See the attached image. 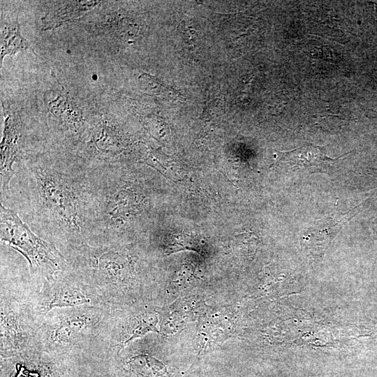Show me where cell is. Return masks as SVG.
Listing matches in <instances>:
<instances>
[{
  "mask_svg": "<svg viewBox=\"0 0 377 377\" xmlns=\"http://www.w3.org/2000/svg\"><path fill=\"white\" fill-rule=\"evenodd\" d=\"M202 306H198L193 301L181 300L170 306L165 313L161 327L166 334H174L184 329L187 324L195 321L202 314Z\"/></svg>",
  "mask_w": 377,
  "mask_h": 377,
  "instance_id": "6",
  "label": "cell"
},
{
  "mask_svg": "<svg viewBox=\"0 0 377 377\" xmlns=\"http://www.w3.org/2000/svg\"><path fill=\"white\" fill-rule=\"evenodd\" d=\"M198 246V242L193 237L182 234L173 237L167 250L169 253L184 249L197 251Z\"/></svg>",
  "mask_w": 377,
  "mask_h": 377,
  "instance_id": "14",
  "label": "cell"
},
{
  "mask_svg": "<svg viewBox=\"0 0 377 377\" xmlns=\"http://www.w3.org/2000/svg\"><path fill=\"white\" fill-rule=\"evenodd\" d=\"M1 240L27 259L32 272L51 276L66 267V260L56 246L31 231L13 209L0 206Z\"/></svg>",
  "mask_w": 377,
  "mask_h": 377,
  "instance_id": "2",
  "label": "cell"
},
{
  "mask_svg": "<svg viewBox=\"0 0 377 377\" xmlns=\"http://www.w3.org/2000/svg\"><path fill=\"white\" fill-rule=\"evenodd\" d=\"M158 316L153 313L142 315L138 320V323L132 331L131 336L126 341L128 343L132 340L140 338L150 332H158Z\"/></svg>",
  "mask_w": 377,
  "mask_h": 377,
  "instance_id": "13",
  "label": "cell"
},
{
  "mask_svg": "<svg viewBox=\"0 0 377 377\" xmlns=\"http://www.w3.org/2000/svg\"><path fill=\"white\" fill-rule=\"evenodd\" d=\"M127 364L139 377H170V375L164 362L149 354L135 355Z\"/></svg>",
  "mask_w": 377,
  "mask_h": 377,
  "instance_id": "10",
  "label": "cell"
},
{
  "mask_svg": "<svg viewBox=\"0 0 377 377\" xmlns=\"http://www.w3.org/2000/svg\"><path fill=\"white\" fill-rule=\"evenodd\" d=\"M358 207L344 213L322 219L307 229L302 237V246L311 260L322 258L338 232L357 213Z\"/></svg>",
  "mask_w": 377,
  "mask_h": 377,
  "instance_id": "3",
  "label": "cell"
},
{
  "mask_svg": "<svg viewBox=\"0 0 377 377\" xmlns=\"http://www.w3.org/2000/svg\"><path fill=\"white\" fill-rule=\"evenodd\" d=\"M99 1H68L52 8L42 19L44 29H54L64 22L77 18L91 10Z\"/></svg>",
  "mask_w": 377,
  "mask_h": 377,
  "instance_id": "7",
  "label": "cell"
},
{
  "mask_svg": "<svg viewBox=\"0 0 377 377\" xmlns=\"http://www.w3.org/2000/svg\"><path fill=\"white\" fill-rule=\"evenodd\" d=\"M178 31L182 34L183 38L188 40V43H193L195 42L196 31L193 28L186 26L184 21H182L179 25Z\"/></svg>",
  "mask_w": 377,
  "mask_h": 377,
  "instance_id": "17",
  "label": "cell"
},
{
  "mask_svg": "<svg viewBox=\"0 0 377 377\" xmlns=\"http://www.w3.org/2000/svg\"><path fill=\"white\" fill-rule=\"evenodd\" d=\"M86 324L84 317L76 316L67 318L60 323L54 333V339L62 344L73 342Z\"/></svg>",
  "mask_w": 377,
  "mask_h": 377,
  "instance_id": "11",
  "label": "cell"
},
{
  "mask_svg": "<svg viewBox=\"0 0 377 377\" xmlns=\"http://www.w3.org/2000/svg\"><path fill=\"white\" fill-rule=\"evenodd\" d=\"M205 110L204 114L216 117L225 110L224 102L221 98L214 99L207 103Z\"/></svg>",
  "mask_w": 377,
  "mask_h": 377,
  "instance_id": "16",
  "label": "cell"
},
{
  "mask_svg": "<svg viewBox=\"0 0 377 377\" xmlns=\"http://www.w3.org/2000/svg\"><path fill=\"white\" fill-rule=\"evenodd\" d=\"M28 45L27 41L20 34V26L17 22L1 42V60L6 54H13L19 50L26 49Z\"/></svg>",
  "mask_w": 377,
  "mask_h": 377,
  "instance_id": "12",
  "label": "cell"
},
{
  "mask_svg": "<svg viewBox=\"0 0 377 377\" xmlns=\"http://www.w3.org/2000/svg\"><path fill=\"white\" fill-rule=\"evenodd\" d=\"M20 171L34 223L52 236L83 244L89 231V168L79 158L29 157Z\"/></svg>",
  "mask_w": 377,
  "mask_h": 377,
  "instance_id": "1",
  "label": "cell"
},
{
  "mask_svg": "<svg viewBox=\"0 0 377 377\" xmlns=\"http://www.w3.org/2000/svg\"><path fill=\"white\" fill-rule=\"evenodd\" d=\"M139 83L144 91L157 93L161 87V82L155 77L149 74H142L139 78Z\"/></svg>",
  "mask_w": 377,
  "mask_h": 377,
  "instance_id": "15",
  "label": "cell"
},
{
  "mask_svg": "<svg viewBox=\"0 0 377 377\" xmlns=\"http://www.w3.org/2000/svg\"><path fill=\"white\" fill-rule=\"evenodd\" d=\"M338 158L327 156L321 147L313 145H304L296 149L279 152V158L274 164L285 166L293 171L314 172L322 171L333 165Z\"/></svg>",
  "mask_w": 377,
  "mask_h": 377,
  "instance_id": "5",
  "label": "cell"
},
{
  "mask_svg": "<svg viewBox=\"0 0 377 377\" xmlns=\"http://www.w3.org/2000/svg\"><path fill=\"white\" fill-rule=\"evenodd\" d=\"M202 318L199 327L200 350L228 338L230 324L226 317L210 315Z\"/></svg>",
  "mask_w": 377,
  "mask_h": 377,
  "instance_id": "8",
  "label": "cell"
},
{
  "mask_svg": "<svg viewBox=\"0 0 377 377\" xmlns=\"http://www.w3.org/2000/svg\"><path fill=\"white\" fill-rule=\"evenodd\" d=\"M21 128L14 119L8 117L4 122L1 143V198L10 196V182L16 173L14 165L21 151Z\"/></svg>",
  "mask_w": 377,
  "mask_h": 377,
  "instance_id": "4",
  "label": "cell"
},
{
  "mask_svg": "<svg viewBox=\"0 0 377 377\" xmlns=\"http://www.w3.org/2000/svg\"><path fill=\"white\" fill-rule=\"evenodd\" d=\"M199 377H213V376H207V375H205H205H204V376H199Z\"/></svg>",
  "mask_w": 377,
  "mask_h": 377,
  "instance_id": "18",
  "label": "cell"
},
{
  "mask_svg": "<svg viewBox=\"0 0 377 377\" xmlns=\"http://www.w3.org/2000/svg\"><path fill=\"white\" fill-rule=\"evenodd\" d=\"M45 311L54 307L75 306L89 303V300L75 288L61 282H55Z\"/></svg>",
  "mask_w": 377,
  "mask_h": 377,
  "instance_id": "9",
  "label": "cell"
}]
</instances>
